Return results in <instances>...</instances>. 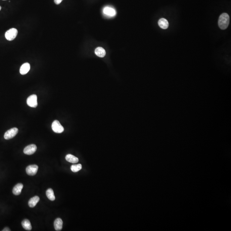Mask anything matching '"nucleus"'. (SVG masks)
Wrapping results in <instances>:
<instances>
[{
    "instance_id": "9",
    "label": "nucleus",
    "mask_w": 231,
    "mask_h": 231,
    "mask_svg": "<svg viewBox=\"0 0 231 231\" xmlns=\"http://www.w3.org/2000/svg\"><path fill=\"white\" fill-rule=\"evenodd\" d=\"M30 69V64L29 63H24L20 68V73L22 75L26 74Z\"/></svg>"
},
{
    "instance_id": "17",
    "label": "nucleus",
    "mask_w": 231,
    "mask_h": 231,
    "mask_svg": "<svg viewBox=\"0 0 231 231\" xmlns=\"http://www.w3.org/2000/svg\"><path fill=\"white\" fill-rule=\"evenodd\" d=\"M46 195L48 199L51 201H54L55 199V195H54V191L52 188H49L47 190L46 192Z\"/></svg>"
},
{
    "instance_id": "5",
    "label": "nucleus",
    "mask_w": 231,
    "mask_h": 231,
    "mask_svg": "<svg viewBox=\"0 0 231 231\" xmlns=\"http://www.w3.org/2000/svg\"><path fill=\"white\" fill-rule=\"evenodd\" d=\"M18 131V129L13 128L6 132L4 135V138L6 140H10L16 136Z\"/></svg>"
},
{
    "instance_id": "12",
    "label": "nucleus",
    "mask_w": 231,
    "mask_h": 231,
    "mask_svg": "<svg viewBox=\"0 0 231 231\" xmlns=\"http://www.w3.org/2000/svg\"><path fill=\"white\" fill-rule=\"evenodd\" d=\"M23 188V184L18 183L13 188V193L14 195H19L21 194V190Z\"/></svg>"
},
{
    "instance_id": "2",
    "label": "nucleus",
    "mask_w": 231,
    "mask_h": 231,
    "mask_svg": "<svg viewBox=\"0 0 231 231\" xmlns=\"http://www.w3.org/2000/svg\"><path fill=\"white\" fill-rule=\"evenodd\" d=\"M18 34V30L16 28H11L6 32L5 36L6 39L9 41H12L16 38Z\"/></svg>"
},
{
    "instance_id": "16",
    "label": "nucleus",
    "mask_w": 231,
    "mask_h": 231,
    "mask_svg": "<svg viewBox=\"0 0 231 231\" xmlns=\"http://www.w3.org/2000/svg\"><path fill=\"white\" fill-rule=\"evenodd\" d=\"M21 225L24 229L26 230L30 231L32 229L31 223L30 221L27 219H25L22 221Z\"/></svg>"
},
{
    "instance_id": "22",
    "label": "nucleus",
    "mask_w": 231,
    "mask_h": 231,
    "mask_svg": "<svg viewBox=\"0 0 231 231\" xmlns=\"http://www.w3.org/2000/svg\"><path fill=\"white\" fill-rule=\"evenodd\" d=\"M3 1H6V0H3Z\"/></svg>"
},
{
    "instance_id": "1",
    "label": "nucleus",
    "mask_w": 231,
    "mask_h": 231,
    "mask_svg": "<svg viewBox=\"0 0 231 231\" xmlns=\"http://www.w3.org/2000/svg\"><path fill=\"white\" fill-rule=\"evenodd\" d=\"M229 24V16L226 13H223L219 18L218 25L222 30H225L227 28Z\"/></svg>"
},
{
    "instance_id": "11",
    "label": "nucleus",
    "mask_w": 231,
    "mask_h": 231,
    "mask_svg": "<svg viewBox=\"0 0 231 231\" xmlns=\"http://www.w3.org/2000/svg\"><path fill=\"white\" fill-rule=\"evenodd\" d=\"M158 25L160 28L163 29H166L169 27V22L166 19L164 18H160L158 22Z\"/></svg>"
},
{
    "instance_id": "14",
    "label": "nucleus",
    "mask_w": 231,
    "mask_h": 231,
    "mask_svg": "<svg viewBox=\"0 0 231 231\" xmlns=\"http://www.w3.org/2000/svg\"><path fill=\"white\" fill-rule=\"evenodd\" d=\"M66 159L68 162L72 163H78L79 161V159L75 156L71 155V154H68L66 155Z\"/></svg>"
},
{
    "instance_id": "7",
    "label": "nucleus",
    "mask_w": 231,
    "mask_h": 231,
    "mask_svg": "<svg viewBox=\"0 0 231 231\" xmlns=\"http://www.w3.org/2000/svg\"><path fill=\"white\" fill-rule=\"evenodd\" d=\"M38 169V166L36 165H29L26 168V171L27 175L29 176H34L36 174Z\"/></svg>"
},
{
    "instance_id": "13",
    "label": "nucleus",
    "mask_w": 231,
    "mask_h": 231,
    "mask_svg": "<svg viewBox=\"0 0 231 231\" xmlns=\"http://www.w3.org/2000/svg\"><path fill=\"white\" fill-rule=\"evenodd\" d=\"M95 53L96 55L100 58H104L106 55L105 50L102 47H98L95 49Z\"/></svg>"
},
{
    "instance_id": "21",
    "label": "nucleus",
    "mask_w": 231,
    "mask_h": 231,
    "mask_svg": "<svg viewBox=\"0 0 231 231\" xmlns=\"http://www.w3.org/2000/svg\"><path fill=\"white\" fill-rule=\"evenodd\" d=\"M1 9H2V7H1V6H0V11H1Z\"/></svg>"
},
{
    "instance_id": "20",
    "label": "nucleus",
    "mask_w": 231,
    "mask_h": 231,
    "mask_svg": "<svg viewBox=\"0 0 231 231\" xmlns=\"http://www.w3.org/2000/svg\"><path fill=\"white\" fill-rule=\"evenodd\" d=\"M3 231H11V230L10 229L6 227L5 228V229H4L3 230Z\"/></svg>"
},
{
    "instance_id": "6",
    "label": "nucleus",
    "mask_w": 231,
    "mask_h": 231,
    "mask_svg": "<svg viewBox=\"0 0 231 231\" xmlns=\"http://www.w3.org/2000/svg\"><path fill=\"white\" fill-rule=\"evenodd\" d=\"M37 147L35 144H30L27 146L24 150V153L26 155H31L36 151Z\"/></svg>"
},
{
    "instance_id": "15",
    "label": "nucleus",
    "mask_w": 231,
    "mask_h": 231,
    "mask_svg": "<svg viewBox=\"0 0 231 231\" xmlns=\"http://www.w3.org/2000/svg\"><path fill=\"white\" fill-rule=\"evenodd\" d=\"M39 197L35 196L31 198L28 202V205L30 207H33L36 205L37 203L40 201Z\"/></svg>"
},
{
    "instance_id": "18",
    "label": "nucleus",
    "mask_w": 231,
    "mask_h": 231,
    "mask_svg": "<svg viewBox=\"0 0 231 231\" xmlns=\"http://www.w3.org/2000/svg\"><path fill=\"white\" fill-rule=\"evenodd\" d=\"M82 169V165L81 164H73L71 166V169L73 172H76L79 171Z\"/></svg>"
},
{
    "instance_id": "8",
    "label": "nucleus",
    "mask_w": 231,
    "mask_h": 231,
    "mask_svg": "<svg viewBox=\"0 0 231 231\" xmlns=\"http://www.w3.org/2000/svg\"><path fill=\"white\" fill-rule=\"evenodd\" d=\"M103 12L105 15L110 17H113L116 14V11L113 8L109 7L104 8Z\"/></svg>"
},
{
    "instance_id": "3",
    "label": "nucleus",
    "mask_w": 231,
    "mask_h": 231,
    "mask_svg": "<svg viewBox=\"0 0 231 231\" xmlns=\"http://www.w3.org/2000/svg\"><path fill=\"white\" fill-rule=\"evenodd\" d=\"M53 131L56 133H61L64 131V128L58 120H55L53 122L52 125Z\"/></svg>"
},
{
    "instance_id": "10",
    "label": "nucleus",
    "mask_w": 231,
    "mask_h": 231,
    "mask_svg": "<svg viewBox=\"0 0 231 231\" xmlns=\"http://www.w3.org/2000/svg\"><path fill=\"white\" fill-rule=\"evenodd\" d=\"M63 221L61 218H57L54 222V227L56 231H61L63 228Z\"/></svg>"
},
{
    "instance_id": "19",
    "label": "nucleus",
    "mask_w": 231,
    "mask_h": 231,
    "mask_svg": "<svg viewBox=\"0 0 231 231\" xmlns=\"http://www.w3.org/2000/svg\"><path fill=\"white\" fill-rule=\"evenodd\" d=\"M62 1H63V0H54V2H55V4L58 5H59V4H61Z\"/></svg>"
},
{
    "instance_id": "4",
    "label": "nucleus",
    "mask_w": 231,
    "mask_h": 231,
    "mask_svg": "<svg viewBox=\"0 0 231 231\" xmlns=\"http://www.w3.org/2000/svg\"><path fill=\"white\" fill-rule=\"evenodd\" d=\"M27 103L29 107L36 108L38 105L37 97L36 95H32L28 97L27 100Z\"/></svg>"
}]
</instances>
